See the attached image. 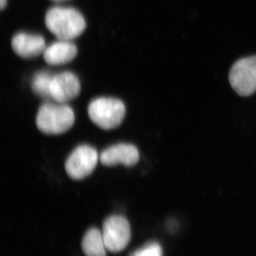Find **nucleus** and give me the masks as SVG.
Listing matches in <instances>:
<instances>
[{"mask_svg":"<svg viewBox=\"0 0 256 256\" xmlns=\"http://www.w3.org/2000/svg\"><path fill=\"white\" fill-rule=\"evenodd\" d=\"M45 22L58 40L66 41L80 36L86 28L84 16L74 8H52L47 12Z\"/></svg>","mask_w":256,"mask_h":256,"instance_id":"1","label":"nucleus"},{"mask_svg":"<svg viewBox=\"0 0 256 256\" xmlns=\"http://www.w3.org/2000/svg\"><path fill=\"white\" fill-rule=\"evenodd\" d=\"M75 116L72 108L64 104H45L38 109L36 124L41 132L60 134L73 126Z\"/></svg>","mask_w":256,"mask_h":256,"instance_id":"2","label":"nucleus"},{"mask_svg":"<svg viewBox=\"0 0 256 256\" xmlns=\"http://www.w3.org/2000/svg\"><path fill=\"white\" fill-rule=\"evenodd\" d=\"M124 102L112 98H98L92 100L88 112L92 122L104 130L118 127L126 116Z\"/></svg>","mask_w":256,"mask_h":256,"instance_id":"3","label":"nucleus"},{"mask_svg":"<svg viewBox=\"0 0 256 256\" xmlns=\"http://www.w3.org/2000/svg\"><path fill=\"white\" fill-rule=\"evenodd\" d=\"M102 236L107 250L111 252H122L131 240L130 226L122 216H110L102 225Z\"/></svg>","mask_w":256,"mask_h":256,"instance_id":"4","label":"nucleus"},{"mask_svg":"<svg viewBox=\"0 0 256 256\" xmlns=\"http://www.w3.org/2000/svg\"><path fill=\"white\" fill-rule=\"evenodd\" d=\"M230 85L238 95L248 96L256 92V56L238 60L229 74Z\"/></svg>","mask_w":256,"mask_h":256,"instance_id":"5","label":"nucleus"},{"mask_svg":"<svg viewBox=\"0 0 256 256\" xmlns=\"http://www.w3.org/2000/svg\"><path fill=\"white\" fill-rule=\"evenodd\" d=\"M98 156L92 146L82 144L76 148L66 162L67 174L74 180H82L89 176L96 168Z\"/></svg>","mask_w":256,"mask_h":256,"instance_id":"6","label":"nucleus"},{"mask_svg":"<svg viewBox=\"0 0 256 256\" xmlns=\"http://www.w3.org/2000/svg\"><path fill=\"white\" fill-rule=\"evenodd\" d=\"M80 92V82L75 74L66 72L54 76L50 85V95L52 98L58 104H66L74 100Z\"/></svg>","mask_w":256,"mask_h":256,"instance_id":"7","label":"nucleus"},{"mask_svg":"<svg viewBox=\"0 0 256 256\" xmlns=\"http://www.w3.org/2000/svg\"><path fill=\"white\" fill-rule=\"evenodd\" d=\"M138 148L131 144L120 143L107 148L100 156V162L105 166H112L118 164L131 166L139 161Z\"/></svg>","mask_w":256,"mask_h":256,"instance_id":"8","label":"nucleus"},{"mask_svg":"<svg viewBox=\"0 0 256 256\" xmlns=\"http://www.w3.org/2000/svg\"><path fill=\"white\" fill-rule=\"evenodd\" d=\"M12 46L15 53L23 58H33L46 50L44 38L40 35L18 33L13 37Z\"/></svg>","mask_w":256,"mask_h":256,"instance_id":"9","label":"nucleus"},{"mask_svg":"<svg viewBox=\"0 0 256 256\" xmlns=\"http://www.w3.org/2000/svg\"><path fill=\"white\" fill-rule=\"evenodd\" d=\"M77 48L74 44L66 40H60L46 47L44 58L50 65H62L68 63L77 55Z\"/></svg>","mask_w":256,"mask_h":256,"instance_id":"10","label":"nucleus"},{"mask_svg":"<svg viewBox=\"0 0 256 256\" xmlns=\"http://www.w3.org/2000/svg\"><path fill=\"white\" fill-rule=\"evenodd\" d=\"M82 247L86 256H107L102 233L98 228H92L87 230L82 238Z\"/></svg>","mask_w":256,"mask_h":256,"instance_id":"11","label":"nucleus"},{"mask_svg":"<svg viewBox=\"0 0 256 256\" xmlns=\"http://www.w3.org/2000/svg\"><path fill=\"white\" fill-rule=\"evenodd\" d=\"M53 76L46 72H40L35 74L32 84L34 92L43 98H52L50 85Z\"/></svg>","mask_w":256,"mask_h":256,"instance_id":"12","label":"nucleus"},{"mask_svg":"<svg viewBox=\"0 0 256 256\" xmlns=\"http://www.w3.org/2000/svg\"><path fill=\"white\" fill-rule=\"evenodd\" d=\"M129 256H163L162 248L158 242H150Z\"/></svg>","mask_w":256,"mask_h":256,"instance_id":"13","label":"nucleus"},{"mask_svg":"<svg viewBox=\"0 0 256 256\" xmlns=\"http://www.w3.org/2000/svg\"><path fill=\"white\" fill-rule=\"evenodd\" d=\"M6 5V0H0V8L2 10L4 9Z\"/></svg>","mask_w":256,"mask_h":256,"instance_id":"14","label":"nucleus"},{"mask_svg":"<svg viewBox=\"0 0 256 256\" xmlns=\"http://www.w3.org/2000/svg\"><path fill=\"white\" fill-rule=\"evenodd\" d=\"M53 1H55V2H62V1H65V0H53Z\"/></svg>","mask_w":256,"mask_h":256,"instance_id":"15","label":"nucleus"}]
</instances>
